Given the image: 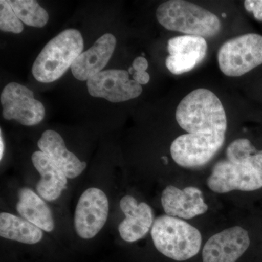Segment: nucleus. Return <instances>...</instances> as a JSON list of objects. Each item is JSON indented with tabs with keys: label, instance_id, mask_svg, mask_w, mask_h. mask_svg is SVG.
Segmentation results:
<instances>
[{
	"label": "nucleus",
	"instance_id": "nucleus-1",
	"mask_svg": "<svg viewBox=\"0 0 262 262\" xmlns=\"http://www.w3.org/2000/svg\"><path fill=\"white\" fill-rule=\"evenodd\" d=\"M179 126L189 134H225V108L212 91L199 89L189 93L179 103L176 113Z\"/></svg>",
	"mask_w": 262,
	"mask_h": 262
},
{
	"label": "nucleus",
	"instance_id": "nucleus-2",
	"mask_svg": "<svg viewBox=\"0 0 262 262\" xmlns=\"http://www.w3.org/2000/svg\"><path fill=\"white\" fill-rule=\"evenodd\" d=\"M158 22L168 30L201 37H214L220 33V19L209 10L189 2L170 0L156 11Z\"/></svg>",
	"mask_w": 262,
	"mask_h": 262
},
{
	"label": "nucleus",
	"instance_id": "nucleus-3",
	"mask_svg": "<svg viewBox=\"0 0 262 262\" xmlns=\"http://www.w3.org/2000/svg\"><path fill=\"white\" fill-rule=\"evenodd\" d=\"M155 248L167 257L182 261L194 257L201 250L202 236L195 227L176 217H157L151 229Z\"/></svg>",
	"mask_w": 262,
	"mask_h": 262
},
{
	"label": "nucleus",
	"instance_id": "nucleus-4",
	"mask_svg": "<svg viewBox=\"0 0 262 262\" xmlns=\"http://www.w3.org/2000/svg\"><path fill=\"white\" fill-rule=\"evenodd\" d=\"M83 38L79 31L67 29L45 46L32 67L34 78L40 82H54L67 72L83 50Z\"/></svg>",
	"mask_w": 262,
	"mask_h": 262
},
{
	"label": "nucleus",
	"instance_id": "nucleus-5",
	"mask_svg": "<svg viewBox=\"0 0 262 262\" xmlns=\"http://www.w3.org/2000/svg\"><path fill=\"white\" fill-rule=\"evenodd\" d=\"M221 71L228 77H241L262 64V36L246 34L229 39L218 51Z\"/></svg>",
	"mask_w": 262,
	"mask_h": 262
},
{
	"label": "nucleus",
	"instance_id": "nucleus-6",
	"mask_svg": "<svg viewBox=\"0 0 262 262\" xmlns=\"http://www.w3.org/2000/svg\"><path fill=\"white\" fill-rule=\"evenodd\" d=\"M225 141V134H187L177 137L170 146L172 158L180 166L193 168L209 163Z\"/></svg>",
	"mask_w": 262,
	"mask_h": 262
},
{
	"label": "nucleus",
	"instance_id": "nucleus-7",
	"mask_svg": "<svg viewBox=\"0 0 262 262\" xmlns=\"http://www.w3.org/2000/svg\"><path fill=\"white\" fill-rule=\"evenodd\" d=\"M110 205L107 196L101 189L91 187L84 191L76 206L74 225L82 239L96 237L107 221Z\"/></svg>",
	"mask_w": 262,
	"mask_h": 262
},
{
	"label": "nucleus",
	"instance_id": "nucleus-8",
	"mask_svg": "<svg viewBox=\"0 0 262 262\" xmlns=\"http://www.w3.org/2000/svg\"><path fill=\"white\" fill-rule=\"evenodd\" d=\"M3 115L8 120H15L26 126L40 123L46 111L40 101L26 86L16 82L7 84L1 94Z\"/></svg>",
	"mask_w": 262,
	"mask_h": 262
},
{
	"label": "nucleus",
	"instance_id": "nucleus-9",
	"mask_svg": "<svg viewBox=\"0 0 262 262\" xmlns=\"http://www.w3.org/2000/svg\"><path fill=\"white\" fill-rule=\"evenodd\" d=\"M207 185L220 194L233 190L254 191L262 187V175L250 164L239 165L222 160L213 167Z\"/></svg>",
	"mask_w": 262,
	"mask_h": 262
},
{
	"label": "nucleus",
	"instance_id": "nucleus-10",
	"mask_svg": "<svg viewBox=\"0 0 262 262\" xmlns=\"http://www.w3.org/2000/svg\"><path fill=\"white\" fill-rule=\"evenodd\" d=\"M87 85L91 96L105 98L114 103L134 99L142 93L141 84L130 80L128 72L125 70L101 72L89 79Z\"/></svg>",
	"mask_w": 262,
	"mask_h": 262
},
{
	"label": "nucleus",
	"instance_id": "nucleus-11",
	"mask_svg": "<svg viewBox=\"0 0 262 262\" xmlns=\"http://www.w3.org/2000/svg\"><path fill=\"white\" fill-rule=\"evenodd\" d=\"M207 50L205 38L192 35L171 38L168 42L170 56L166 58L165 65L173 75L187 73L203 61Z\"/></svg>",
	"mask_w": 262,
	"mask_h": 262
},
{
	"label": "nucleus",
	"instance_id": "nucleus-12",
	"mask_svg": "<svg viewBox=\"0 0 262 262\" xmlns=\"http://www.w3.org/2000/svg\"><path fill=\"white\" fill-rule=\"evenodd\" d=\"M250 246L246 229L236 227L214 234L203 249V262H236Z\"/></svg>",
	"mask_w": 262,
	"mask_h": 262
},
{
	"label": "nucleus",
	"instance_id": "nucleus-13",
	"mask_svg": "<svg viewBox=\"0 0 262 262\" xmlns=\"http://www.w3.org/2000/svg\"><path fill=\"white\" fill-rule=\"evenodd\" d=\"M161 203L166 215L184 220L204 214L208 209L201 189L194 187L180 189L169 185L162 192Z\"/></svg>",
	"mask_w": 262,
	"mask_h": 262
},
{
	"label": "nucleus",
	"instance_id": "nucleus-14",
	"mask_svg": "<svg viewBox=\"0 0 262 262\" xmlns=\"http://www.w3.org/2000/svg\"><path fill=\"white\" fill-rule=\"evenodd\" d=\"M120 206L125 216L118 226L121 238L127 243L143 238L154 224V213L151 207L144 202L138 203L131 195L124 196Z\"/></svg>",
	"mask_w": 262,
	"mask_h": 262
},
{
	"label": "nucleus",
	"instance_id": "nucleus-15",
	"mask_svg": "<svg viewBox=\"0 0 262 262\" xmlns=\"http://www.w3.org/2000/svg\"><path fill=\"white\" fill-rule=\"evenodd\" d=\"M116 38L106 33L101 36L88 51L82 52L71 67L72 74L80 81L89 80L100 73L113 56Z\"/></svg>",
	"mask_w": 262,
	"mask_h": 262
},
{
	"label": "nucleus",
	"instance_id": "nucleus-16",
	"mask_svg": "<svg viewBox=\"0 0 262 262\" xmlns=\"http://www.w3.org/2000/svg\"><path fill=\"white\" fill-rule=\"evenodd\" d=\"M38 147L58 167L68 179H75L84 171L87 166L74 153L66 147L63 138L56 131L48 130L43 132L37 143Z\"/></svg>",
	"mask_w": 262,
	"mask_h": 262
},
{
	"label": "nucleus",
	"instance_id": "nucleus-17",
	"mask_svg": "<svg viewBox=\"0 0 262 262\" xmlns=\"http://www.w3.org/2000/svg\"><path fill=\"white\" fill-rule=\"evenodd\" d=\"M32 160L41 177L36 187L38 194L45 201H56L67 188V176L42 151H34Z\"/></svg>",
	"mask_w": 262,
	"mask_h": 262
},
{
	"label": "nucleus",
	"instance_id": "nucleus-18",
	"mask_svg": "<svg viewBox=\"0 0 262 262\" xmlns=\"http://www.w3.org/2000/svg\"><path fill=\"white\" fill-rule=\"evenodd\" d=\"M16 211L22 218L43 231L51 232L55 228L53 213L46 202L39 194L28 187L18 191Z\"/></svg>",
	"mask_w": 262,
	"mask_h": 262
},
{
	"label": "nucleus",
	"instance_id": "nucleus-19",
	"mask_svg": "<svg viewBox=\"0 0 262 262\" xmlns=\"http://www.w3.org/2000/svg\"><path fill=\"white\" fill-rule=\"evenodd\" d=\"M0 236L21 244L34 245L42 241L43 230L22 217L2 212Z\"/></svg>",
	"mask_w": 262,
	"mask_h": 262
},
{
	"label": "nucleus",
	"instance_id": "nucleus-20",
	"mask_svg": "<svg viewBox=\"0 0 262 262\" xmlns=\"http://www.w3.org/2000/svg\"><path fill=\"white\" fill-rule=\"evenodd\" d=\"M9 2L15 15L27 25L42 28L47 24L48 12L34 0H12Z\"/></svg>",
	"mask_w": 262,
	"mask_h": 262
},
{
	"label": "nucleus",
	"instance_id": "nucleus-21",
	"mask_svg": "<svg viewBox=\"0 0 262 262\" xmlns=\"http://www.w3.org/2000/svg\"><path fill=\"white\" fill-rule=\"evenodd\" d=\"M257 151L251 141L238 139L232 141L227 149V160L234 164H248V160Z\"/></svg>",
	"mask_w": 262,
	"mask_h": 262
},
{
	"label": "nucleus",
	"instance_id": "nucleus-22",
	"mask_svg": "<svg viewBox=\"0 0 262 262\" xmlns=\"http://www.w3.org/2000/svg\"><path fill=\"white\" fill-rule=\"evenodd\" d=\"M0 29L3 32L20 34L23 32L24 25L15 15L9 2L0 1Z\"/></svg>",
	"mask_w": 262,
	"mask_h": 262
},
{
	"label": "nucleus",
	"instance_id": "nucleus-23",
	"mask_svg": "<svg viewBox=\"0 0 262 262\" xmlns=\"http://www.w3.org/2000/svg\"><path fill=\"white\" fill-rule=\"evenodd\" d=\"M244 6L248 12H252L254 18L262 21V0H246Z\"/></svg>",
	"mask_w": 262,
	"mask_h": 262
},
{
	"label": "nucleus",
	"instance_id": "nucleus-24",
	"mask_svg": "<svg viewBox=\"0 0 262 262\" xmlns=\"http://www.w3.org/2000/svg\"><path fill=\"white\" fill-rule=\"evenodd\" d=\"M248 164L262 175V150L253 154L248 160Z\"/></svg>",
	"mask_w": 262,
	"mask_h": 262
},
{
	"label": "nucleus",
	"instance_id": "nucleus-25",
	"mask_svg": "<svg viewBox=\"0 0 262 262\" xmlns=\"http://www.w3.org/2000/svg\"><path fill=\"white\" fill-rule=\"evenodd\" d=\"M132 67L135 72H146L149 67V63L144 57L139 56L133 62Z\"/></svg>",
	"mask_w": 262,
	"mask_h": 262
},
{
	"label": "nucleus",
	"instance_id": "nucleus-26",
	"mask_svg": "<svg viewBox=\"0 0 262 262\" xmlns=\"http://www.w3.org/2000/svg\"><path fill=\"white\" fill-rule=\"evenodd\" d=\"M133 78L139 84H146L149 82L150 76L146 72H135Z\"/></svg>",
	"mask_w": 262,
	"mask_h": 262
},
{
	"label": "nucleus",
	"instance_id": "nucleus-27",
	"mask_svg": "<svg viewBox=\"0 0 262 262\" xmlns=\"http://www.w3.org/2000/svg\"><path fill=\"white\" fill-rule=\"evenodd\" d=\"M5 151V143L3 140V132H0V160H3V155Z\"/></svg>",
	"mask_w": 262,
	"mask_h": 262
}]
</instances>
